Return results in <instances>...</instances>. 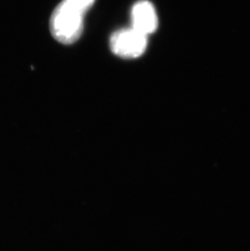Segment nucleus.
Segmentation results:
<instances>
[{"label": "nucleus", "instance_id": "f03ea898", "mask_svg": "<svg viewBox=\"0 0 250 251\" xmlns=\"http://www.w3.org/2000/svg\"><path fill=\"white\" fill-rule=\"evenodd\" d=\"M111 50L115 55L124 59H134L145 52L147 47V35L135 28H124L116 31L110 40Z\"/></svg>", "mask_w": 250, "mask_h": 251}, {"label": "nucleus", "instance_id": "7ed1b4c3", "mask_svg": "<svg viewBox=\"0 0 250 251\" xmlns=\"http://www.w3.org/2000/svg\"><path fill=\"white\" fill-rule=\"evenodd\" d=\"M158 17L153 4L147 0H140L132 9V28L148 36L158 27Z\"/></svg>", "mask_w": 250, "mask_h": 251}, {"label": "nucleus", "instance_id": "f257e3e1", "mask_svg": "<svg viewBox=\"0 0 250 251\" xmlns=\"http://www.w3.org/2000/svg\"><path fill=\"white\" fill-rule=\"evenodd\" d=\"M84 16L63 0L55 7L50 17L52 35L63 44L75 43L82 33Z\"/></svg>", "mask_w": 250, "mask_h": 251}, {"label": "nucleus", "instance_id": "20e7f679", "mask_svg": "<svg viewBox=\"0 0 250 251\" xmlns=\"http://www.w3.org/2000/svg\"><path fill=\"white\" fill-rule=\"evenodd\" d=\"M68 4L85 15L88 10L92 7L95 0H64Z\"/></svg>", "mask_w": 250, "mask_h": 251}]
</instances>
